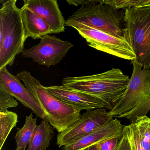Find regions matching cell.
<instances>
[{
	"label": "cell",
	"mask_w": 150,
	"mask_h": 150,
	"mask_svg": "<svg viewBox=\"0 0 150 150\" xmlns=\"http://www.w3.org/2000/svg\"><path fill=\"white\" fill-rule=\"evenodd\" d=\"M130 79L121 69L112 68L99 74L66 77L62 80V85L96 97L110 110L123 96Z\"/></svg>",
	"instance_id": "6da1fadb"
},
{
	"label": "cell",
	"mask_w": 150,
	"mask_h": 150,
	"mask_svg": "<svg viewBox=\"0 0 150 150\" xmlns=\"http://www.w3.org/2000/svg\"><path fill=\"white\" fill-rule=\"evenodd\" d=\"M16 0H1L0 9V69L13 64L27 39L21 9Z\"/></svg>",
	"instance_id": "7a4b0ae2"
},
{
	"label": "cell",
	"mask_w": 150,
	"mask_h": 150,
	"mask_svg": "<svg viewBox=\"0 0 150 150\" xmlns=\"http://www.w3.org/2000/svg\"><path fill=\"white\" fill-rule=\"evenodd\" d=\"M16 77L23 81L47 116V121L59 133L73 126L80 118L81 110L65 103L47 92L30 72L22 71Z\"/></svg>",
	"instance_id": "3957f363"
},
{
	"label": "cell",
	"mask_w": 150,
	"mask_h": 150,
	"mask_svg": "<svg viewBox=\"0 0 150 150\" xmlns=\"http://www.w3.org/2000/svg\"><path fill=\"white\" fill-rule=\"evenodd\" d=\"M124 14L125 10L116 9L102 1L91 0L90 3L81 6L66 21L65 25L74 23H82L127 40Z\"/></svg>",
	"instance_id": "277c9868"
},
{
	"label": "cell",
	"mask_w": 150,
	"mask_h": 150,
	"mask_svg": "<svg viewBox=\"0 0 150 150\" xmlns=\"http://www.w3.org/2000/svg\"><path fill=\"white\" fill-rule=\"evenodd\" d=\"M126 38L136 63L150 69V5L125 10Z\"/></svg>",
	"instance_id": "5b68a950"
},
{
	"label": "cell",
	"mask_w": 150,
	"mask_h": 150,
	"mask_svg": "<svg viewBox=\"0 0 150 150\" xmlns=\"http://www.w3.org/2000/svg\"><path fill=\"white\" fill-rule=\"evenodd\" d=\"M66 26L76 29L88 46L97 50L131 62L136 59V55L126 39L115 37L82 23H74Z\"/></svg>",
	"instance_id": "8992f818"
},
{
	"label": "cell",
	"mask_w": 150,
	"mask_h": 150,
	"mask_svg": "<svg viewBox=\"0 0 150 150\" xmlns=\"http://www.w3.org/2000/svg\"><path fill=\"white\" fill-rule=\"evenodd\" d=\"M133 70L125 93L114 108L108 111L112 117L126 118L150 87V69L132 61Z\"/></svg>",
	"instance_id": "52a82bcc"
},
{
	"label": "cell",
	"mask_w": 150,
	"mask_h": 150,
	"mask_svg": "<svg viewBox=\"0 0 150 150\" xmlns=\"http://www.w3.org/2000/svg\"><path fill=\"white\" fill-rule=\"evenodd\" d=\"M68 41H64L56 36L46 35L40 42L27 50H23V57L30 58L40 65L50 67L58 64L73 47Z\"/></svg>",
	"instance_id": "ba28073f"
},
{
	"label": "cell",
	"mask_w": 150,
	"mask_h": 150,
	"mask_svg": "<svg viewBox=\"0 0 150 150\" xmlns=\"http://www.w3.org/2000/svg\"><path fill=\"white\" fill-rule=\"evenodd\" d=\"M113 119V117L107 112L105 108L87 110L73 126L58 133L57 145L60 147L71 144L107 124Z\"/></svg>",
	"instance_id": "9c48e42d"
},
{
	"label": "cell",
	"mask_w": 150,
	"mask_h": 150,
	"mask_svg": "<svg viewBox=\"0 0 150 150\" xmlns=\"http://www.w3.org/2000/svg\"><path fill=\"white\" fill-rule=\"evenodd\" d=\"M20 80L16 76L10 73L6 67L0 69V84L23 106L31 109L37 116L47 121V115L44 110Z\"/></svg>",
	"instance_id": "30bf717a"
},
{
	"label": "cell",
	"mask_w": 150,
	"mask_h": 150,
	"mask_svg": "<svg viewBox=\"0 0 150 150\" xmlns=\"http://www.w3.org/2000/svg\"><path fill=\"white\" fill-rule=\"evenodd\" d=\"M23 2V6L50 25L54 34L64 32L66 21L57 0H24Z\"/></svg>",
	"instance_id": "8fae6325"
},
{
	"label": "cell",
	"mask_w": 150,
	"mask_h": 150,
	"mask_svg": "<svg viewBox=\"0 0 150 150\" xmlns=\"http://www.w3.org/2000/svg\"><path fill=\"white\" fill-rule=\"evenodd\" d=\"M47 92L59 100L80 110L105 108L104 103L94 96L71 90L64 86L45 87Z\"/></svg>",
	"instance_id": "7c38bea8"
},
{
	"label": "cell",
	"mask_w": 150,
	"mask_h": 150,
	"mask_svg": "<svg viewBox=\"0 0 150 150\" xmlns=\"http://www.w3.org/2000/svg\"><path fill=\"white\" fill-rule=\"evenodd\" d=\"M124 126L117 118L113 119L100 128L64 146L61 150H85L103 140L122 135Z\"/></svg>",
	"instance_id": "4fadbf2b"
},
{
	"label": "cell",
	"mask_w": 150,
	"mask_h": 150,
	"mask_svg": "<svg viewBox=\"0 0 150 150\" xmlns=\"http://www.w3.org/2000/svg\"><path fill=\"white\" fill-rule=\"evenodd\" d=\"M21 9L22 18L27 38L41 39L46 35L53 34L50 25L45 22L31 9L23 6Z\"/></svg>",
	"instance_id": "5bb4252c"
},
{
	"label": "cell",
	"mask_w": 150,
	"mask_h": 150,
	"mask_svg": "<svg viewBox=\"0 0 150 150\" xmlns=\"http://www.w3.org/2000/svg\"><path fill=\"white\" fill-rule=\"evenodd\" d=\"M54 129L48 121H42L36 127L27 150H46L53 138Z\"/></svg>",
	"instance_id": "9a60e30c"
},
{
	"label": "cell",
	"mask_w": 150,
	"mask_h": 150,
	"mask_svg": "<svg viewBox=\"0 0 150 150\" xmlns=\"http://www.w3.org/2000/svg\"><path fill=\"white\" fill-rule=\"evenodd\" d=\"M37 125V118H33L32 114L26 117L25 124L22 128H17L15 139L16 150H26L34 134Z\"/></svg>",
	"instance_id": "2e32d148"
},
{
	"label": "cell",
	"mask_w": 150,
	"mask_h": 150,
	"mask_svg": "<svg viewBox=\"0 0 150 150\" xmlns=\"http://www.w3.org/2000/svg\"><path fill=\"white\" fill-rule=\"evenodd\" d=\"M18 122L16 113L7 109L0 110V150H2L9 133Z\"/></svg>",
	"instance_id": "e0dca14e"
},
{
	"label": "cell",
	"mask_w": 150,
	"mask_h": 150,
	"mask_svg": "<svg viewBox=\"0 0 150 150\" xmlns=\"http://www.w3.org/2000/svg\"><path fill=\"white\" fill-rule=\"evenodd\" d=\"M133 123L137 129L143 148L145 150H150V118L144 116L138 117Z\"/></svg>",
	"instance_id": "ac0fdd59"
},
{
	"label": "cell",
	"mask_w": 150,
	"mask_h": 150,
	"mask_svg": "<svg viewBox=\"0 0 150 150\" xmlns=\"http://www.w3.org/2000/svg\"><path fill=\"white\" fill-rule=\"evenodd\" d=\"M150 110V87L145 94L139 100L134 109L126 117L131 123L136 121L138 117L146 116Z\"/></svg>",
	"instance_id": "d6986e66"
},
{
	"label": "cell",
	"mask_w": 150,
	"mask_h": 150,
	"mask_svg": "<svg viewBox=\"0 0 150 150\" xmlns=\"http://www.w3.org/2000/svg\"><path fill=\"white\" fill-rule=\"evenodd\" d=\"M102 1L118 10L150 5V0H104Z\"/></svg>",
	"instance_id": "ffe728a7"
},
{
	"label": "cell",
	"mask_w": 150,
	"mask_h": 150,
	"mask_svg": "<svg viewBox=\"0 0 150 150\" xmlns=\"http://www.w3.org/2000/svg\"><path fill=\"white\" fill-rule=\"evenodd\" d=\"M123 130L129 139L132 150H145L140 143L137 129L134 123L124 126Z\"/></svg>",
	"instance_id": "44dd1931"
},
{
	"label": "cell",
	"mask_w": 150,
	"mask_h": 150,
	"mask_svg": "<svg viewBox=\"0 0 150 150\" xmlns=\"http://www.w3.org/2000/svg\"><path fill=\"white\" fill-rule=\"evenodd\" d=\"M19 103L0 84V110L18 107Z\"/></svg>",
	"instance_id": "7402d4cb"
},
{
	"label": "cell",
	"mask_w": 150,
	"mask_h": 150,
	"mask_svg": "<svg viewBox=\"0 0 150 150\" xmlns=\"http://www.w3.org/2000/svg\"><path fill=\"white\" fill-rule=\"evenodd\" d=\"M122 136L123 134L103 140L96 146L99 150H116Z\"/></svg>",
	"instance_id": "603a6c76"
},
{
	"label": "cell",
	"mask_w": 150,
	"mask_h": 150,
	"mask_svg": "<svg viewBox=\"0 0 150 150\" xmlns=\"http://www.w3.org/2000/svg\"><path fill=\"white\" fill-rule=\"evenodd\" d=\"M116 150H132L130 143L127 135L123 130V136Z\"/></svg>",
	"instance_id": "cb8c5ba5"
},
{
	"label": "cell",
	"mask_w": 150,
	"mask_h": 150,
	"mask_svg": "<svg viewBox=\"0 0 150 150\" xmlns=\"http://www.w3.org/2000/svg\"><path fill=\"white\" fill-rule=\"evenodd\" d=\"M67 2L70 5H74L78 6L79 5H86L91 2V0H67Z\"/></svg>",
	"instance_id": "d4e9b609"
},
{
	"label": "cell",
	"mask_w": 150,
	"mask_h": 150,
	"mask_svg": "<svg viewBox=\"0 0 150 150\" xmlns=\"http://www.w3.org/2000/svg\"><path fill=\"white\" fill-rule=\"evenodd\" d=\"M85 150H99L97 147L96 145H94L92 146H90V147H88Z\"/></svg>",
	"instance_id": "484cf974"
},
{
	"label": "cell",
	"mask_w": 150,
	"mask_h": 150,
	"mask_svg": "<svg viewBox=\"0 0 150 150\" xmlns=\"http://www.w3.org/2000/svg\"></svg>",
	"instance_id": "4316f807"
}]
</instances>
